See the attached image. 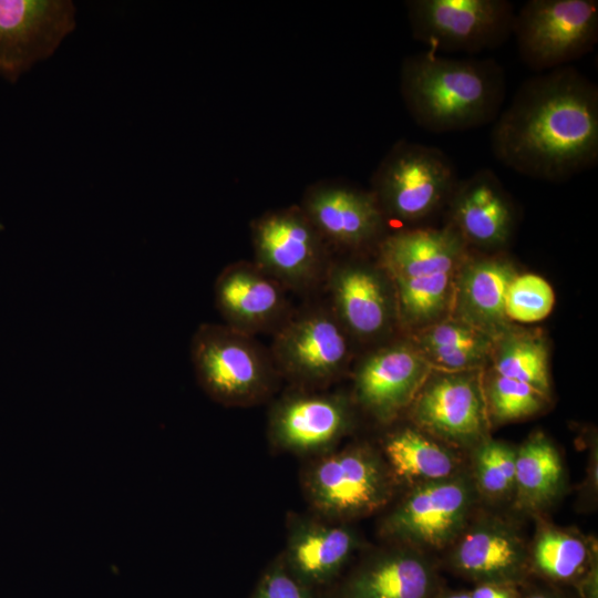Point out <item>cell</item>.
<instances>
[{
  "mask_svg": "<svg viewBox=\"0 0 598 598\" xmlns=\"http://www.w3.org/2000/svg\"><path fill=\"white\" fill-rule=\"evenodd\" d=\"M590 557L581 536L553 526L538 529L529 551L530 567L554 581L576 579L585 573Z\"/></svg>",
  "mask_w": 598,
  "mask_h": 598,
  "instance_id": "27",
  "label": "cell"
},
{
  "mask_svg": "<svg viewBox=\"0 0 598 598\" xmlns=\"http://www.w3.org/2000/svg\"><path fill=\"white\" fill-rule=\"evenodd\" d=\"M250 598L312 597L309 587L298 580L279 558L267 569Z\"/></svg>",
  "mask_w": 598,
  "mask_h": 598,
  "instance_id": "34",
  "label": "cell"
},
{
  "mask_svg": "<svg viewBox=\"0 0 598 598\" xmlns=\"http://www.w3.org/2000/svg\"><path fill=\"white\" fill-rule=\"evenodd\" d=\"M494 341L488 334L474 327L450 319L421 328L413 343L419 349L433 347L492 349Z\"/></svg>",
  "mask_w": 598,
  "mask_h": 598,
  "instance_id": "32",
  "label": "cell"
},
{
  "mask_svg": "<svg viewBox=\"0 0 598 598\" xmlns=\"http://www.w3.org/2000/svg\"><path fill=\"white\" fill-rule=\"evenodd\" d=\"M190 360L203 390L226 405L258 402L280 378L270 351L227 324L202 323L192 337Z\"/></svg>",
  "mask_w": 598,
  "mask_h": 598,
  "instance_id": "3",
  "label": "cell"
},
{
  "mask_svg": "<svg viewBox=\"0 0 598 598\" xmlns=\"http://www.w3.org/2000/svg\"><path fill=\"white\" fill-rule=\"evenodd\" d=\"M432 372L413 342L395 341L368 353L354 372V399L380 422L411 405Z\"/></svg>",
  "mask_w": 598,
  "mask_h": 598,
  "instance_id": "15",
  "label": "cell"
},
{
  "mask_svg": "<svg viewBox=\"0 0 598 598\" xmlns=\"http://www.w3.org/2000/svg\"><path fill=\"white\" fill-rule=\"evenodd\" d=\"M450 223L466 243L482 248H501L511 239L515 208L497 175L480 168L458 181L447 203Z\"/></svg>",
  "mask_w": 598,
  "mask_h": 598,
  "instance_id": "19",
  "label": "cell"
},
{
  "mask_svg": "<svg viewBox=\"0 0 598 598\" xmlns=\"http://www.w3.org/2000/svg\"><path fill=\"white\" fill-rule=\"evenodd\" d=\"M564 480L559 453L543 433L530 435L516 448L513 495L518 508L528 512L546 508L560 494Z\"/></svg>",
  "mask_w": 598,
  "mask_h": 598,
  "instance_id": "25",
  "label": "cell"
},
{
  "mask_svg": "<svg viewBox=\"0 0 598 598\" xmlns=\"http://www.w3.org/2000/svg\"><path fill=\"white\" fill-rule=\"evenodd\" d=\"M491 355L495 373L549 395L548 349L540 336L508 329L494 341Z\"/></svg>",
  "mask_w": 598,
  "mask_h": 598,
  "instance_id": "26",
  "label": "cell"
},
{
  "mask_svg": "<svg viewBox=\"0 0 598 598\" xmlns=\"http://www.w3.org/2000/svg\"><path fill=\"white\" fill-rule=\"evenodd\" d=\"M287 289L254 261H235L217 276L216 308L226 324L255 336L275 332L292 313Z\"/></svg>",
  "mask_w": 598,
  "mask_h": 598,
  "instance_id": "17",
  "label": "cell"
},
{
  "mask_svg": "<svg viewBox=\"0 0 598 598\" xmlns=\"http://www.w3.org/2000/svg\"><path fill=\"white\" fill-rule=\"evenodd\" d=\"M410 406L413 422L440 439L457 445L486 439L488 414L476 372H431Z\"/></svg>",
  "mask_w": 598,
  "mask_h": 598,
  "instance_id": "12",
  "label": "cell"
},
{
  "mask_svg": "<svg viewBox=\"0 0 598 598\" xmlns=\"http://www.w3.org/2000/svg\"><path fill=\"white\" fill-rule=\"evenodd\" d=\"M506 75L494 59L454 58L430 50L406 56L400 93L412 120L432 133L493 123L503 110Z\"/></svg>",
  "mask_w": 598,
  "mask_h": 598,
  "instance_id": "2",
  "label": "cell"
},
{
  "mask_svg": "<svg viewBox=\"0 0 598 598\" xmlns=\"http://www.w3.org/2000/svg\"><path fill=\"white\" fill-rule=\"evenodd\" d=\"M451 567L477 584L517 586L529 571V551L507 523L485 518L460 534L450 554Z\"/></svg>",
  "mask_w": 598,
  "mask_h": 598,
  "instance_id": "18",
  "label": "cell"
},
{
  "mask_svg": "<svg viewBox=\"0 0 598 598\" xmlns=\"http://www.w3.org/2000/svg\"><path fill=\"white\" fill-rule=\"evenodd\" d=\"M269 349L280 374L308 388L327 385L347 370L350 337L328 302L292 311L272 333Z\"/></svg>",
  "mask_w": 598,
  "mask_h": 598,
  "instance_id": "8",
  "label": "cell"
},
{
  "mask_svg": "<svg viewBox=\"0 0 598 598\" xmlns=\"http://www.w3.org/2000/svg\"><path fill=\"white\" fill-rule=\"evenodd\" d=\"M555 303L551 286L534 274L516 275L505 297V311L509 320L536 322L546 318Z\"/></svg>",
  "mask_w": 598,
  "mask_h": 598,
  "instance_id": "31",
  "label": "cell"
},
{
  "mask_svg": "<svg viewBox=\"0 0 598 598\" xmlns=\"http://www.w3.org/2000/svg\"><path fill=\"white\" fill-rule=\"evenodd\" d=\"M488 417L504 423L540 411L548 395L518 380L493 373L483 386Z\"/></svg>",
  "mask_w": 598,
  "mask_h": 598,
  "instance_id": "30",
  "label": "cell"
},
{
  "mask_svg": "<svg viewBox=\"0 0 598 598\" xmlns=\"http://www.w3.org/2000/svg\"><path fill=\"white\" fill-rule=\"evenodd\" d=\"M254 262L287 290L324 283L330 248L299 205L269 210L250 225Z\"/></svg>",
  "mask_w": 598,
  "mask_h": 598,
  "instance_id": "9",
  "label": "cell"
},
{
  "mask_svg": "<svg viewBox=\"0 0 598 598\" xmlns=\"http://www.w3.org/2000/svg\"><path fill=\"white\" fill-rule=\"evenodd\" d=\"M456 270L391 281L400 322L423 328L436 320L451 302Z\"/></svg>",
  "mask_w": 598,
  "mask_h": 598,
  "instance_id": "28",
  "label": "cell"
},
{
  "mask_svg": "<svg viewBox=\"0 0 598 598\" xmlns=\"http://www.w3.org/2000/svg\"><path fill=\"white\" fill-rule=\"evenodd\" d=\"M323 285L328 305L350 338L375 339L392 327L396 318L393 286L379 265L331 259Z\"/></svg>",
  "mask_w": 598,
  "mask_h": 598,
  "instance_id": "13",
  "label": "cell"
},
{
  "mask_svg": "<svg viewBox=\"0 0 598 598\" xmlns=\"http://www.w3.org/2000/svg\"><path fill=\"white\" fill-rule=\"evenodd\" d=\"M457 182L442 150L400 140L373 172L370 190L386 220L411 224L447 205Z\"/></svg>",
  "mask_w": 598,
  "mask_h": 598,
  "instance_id": "4",
  "label": "cell"
},
{
  "mask_svg": "<svg viewBox=\"0 0 598 598\" xmlns=\"http://www.w3.org/2000/svg\"><path fill=\"white\" fill-rule=\"evenodd\" d=\"M492 349L433 347L419 350L432 369H443V372H463L478 369L491 355Z\"/></svg>",
  "mask_w": 598,
  "mask_h": 598,
  "instance_id": "33",
  "label": "cell"
},
{
  "mask_svg": "<svg viewBox=\"0 0 598 598\" xmlns=\"http://www.w3.org/2000/svg\"><path fill=\"white\" fill-rule=\"evenodd\" d=\"M516 448L484 439L474 448L473 483L475 489L492 501L514 494Z\"/></svg>",
  "mask_w": 598,
  "mask_h": 598,
  "instance_id": "29",
  "label": "cell"
},
{
  "mask_svg": "<svg viewBox=\"0 0 598 598\" xmlns=\"http://www.w3.org/2000/svg\"><path fill=\"white\" fill-rule=\"evenodd\" d=\"M383 453L392 477L414 486L461 473L458 457L417 429L403 427L388 435Z\"/></svg>",
  "mask_w": 598,
  "mask_h": 598,
  "instance_id": "24",
  "label": "cell"
},
{
  "mask_svg": "<svg viewBox=\"0 0 598 598\" xmlns=\"http://www.w3.org/2000/svg\"><path fill=\"white\" fill-rule=\"evenodd\" d=\"M76 28L71 0H0V79L16 83Z\"/></svg>",
  "mask_w": 598,
  "mask_h": 598,
  "instance_id": "11",
  "label": "cell"
},
{
  "mask_svg": "<svg viewBox=\"0 0 598 598\" xmlns=\"http://www.w3.org/2000/svg\"><path fill=\"white\" fill-rule=\"evenodd\" d=\"M520 598H566L563 595L551 590H530L524 597Z\"/></svg>",
  "mask_w": 598,
  "mask_h": 598,
  "instance_id": "36",
  "label": "cell"
},
{
  "mask_svg": "<svg viewBox=\"0 0 598 598\" xmlns=\"http://www.w3.org/2000/svg\"><path fill=\"white\" fill-rule=\"evenodd\" d=\"M491 148L524 176L561 182L598 163V86L573 65L525 80L493 122Z\"/></svg>",
  "mask_w": 598,
  "mask_h": 598,
  "instance_id": "1",
  "label": "cell"
},
{
  "mask_svg": "<svg viewBox=\"0 0 598 598\" xmlns=\"http://www.w3.org/2000/svg\"><path fill=\"white\" fill-rule=\"evenodd\" d=\"M351 425L352 409L344 395L303 391L274 404L268 434L279 450L320 456L333 451Z\"/></svg>",
  "mask_w": 598,
  "mask_h": 598,
  "instance_id": "14",
  "label": "cell"
},
{
  "mask_svg": "<svg viewBox=\"0 0 598 598\" xmlns=\"http://www.w3.org/2000/svg\"><path fill=\"white\" fill-rule=\"evenodd\" d=\"M470 592L471 598H520L516 586L506 584H477Z\"/></svg>",
  "mask_w": 598,
  "mask_h": 598,
  "instance_id": "35",
  "label": "cell"
},
{
  "mask_svg": "<svg viewBox=\"0 0 598 598\" xmlns=\"http://www.w3.org/2000/svg\"><path fill=\"white\" fill-rule=\"evenodd\" d=\"M322 519L292 520L281 557L288 570L307 587L330 580L359 546L350 526Z\"/></svg>",
  "mask_w": 598,
  "mask_h": 598,
  "instance_id": "22",
  "label": "cell"
},
{
  "mask_svg": "<svg viewBox=\"0 0 598 598\" xmlns=\"http://www.w3.org/2000/svg\"><path fill=\"white\" fill-rule=\"evenodd\" d=\"M454 276L452 297L454 319L463 321L496 340L509 329L505 311L507 288L517 275L504 257H467Z\"/></svg>",
  "mask_w": 598,
  "mask_h": 598,
  "instance_id": "20",
  "label": "cell"
},
{
  "mask_svg": "<svg viewBox=\"0 0 598 598\" xmlns=\"http://www.w3.org/2000/svg\"><path fill=\"white\" fill-rule=\"evenodd\" d=\"M475 492L473 480L462 473L415 485L383 519L382 534L416 549L445 548L467 526Z\"/></svg>",
  "mask_w": 598,
  "mask_h": 598,
  "instance_id": "10",
  "label": "cell"
},
{
  "mask_svg": "<svg viewBox=\"0 0 598 598\" xmlns=\"http://www.w3.org/2000/svg\"><path fill=\"white\" fill-rule=\"evenodd\" d=\"M299 206L330 249L377 248L386 235V219L371 190L318 183L306 190Z\"/></svg>",
  "mask_w": 598,
  "mask_h": 598,
  "instance_id": "16",
  "label": "cell"
},
{
  "mask_svg": "<svg viewBox=\"0 0 598 598\" xmlns=\"http://www.w3.org/2000/svg\"><path fill=\"white\" fill-rule=\"evenodd\" d=\"M393 477L368 445H350L318 456L303 475L306 496L321 518L344 522L382 508Z\"/></svg>",
  "mask_w": 598,
  "mask_h": 598,
  "instance_id": "5",
  "label": "cell"
},
{
  "mask_svg": "<svg viewBox=\"0 0 598 598\" xmlns=\"http://www.w3.org/2000/svg\"><path fill=\"white\" fill-rule=\"evenodd\" d=\"M467 245L450 226L423 227L386 234L377 246L378 265L390 281L456 270Z\"/></svg>",
  "mask_w": 598,
  "mask_h": 598,
  "instance_id": "21",
  "label": "cell"
},
{
  "mask_svg": "<svg viewBox=\"0 0 598 598\" xmlns=\"http://www.w3.org/2000/svg\"><path fill=\"white\" fill-rule=\"evenodd\" d=\"M512 35L530 70L570 65L598 41V1L529 0L515 12Z\"/></svg>",
  "mask_w": 598,
  "mask_h": 598,
  "instance_id": "6",
  "label": "cell"
},
{
  "mask_svg": "<svg viewBox=\"0 0 598 598\" xmlns=\"http://www.w3.org/2000/svg\"><path fill=\"white\" fill-rule=\"evenodd\" d=\"M434 598H471L468 591H447V592H440L436 594Z\"/></svg>",
  "mask_w": 598,
  "mask_h": 598,
  "instance_id": "37",
  "label": "cell"
},
{
  "mask_svg": "<svg viewBox=\"0 0 598 598\" xmlns=\"http://www.w3.org/2000/svg\"><path fill=\"white\" fill-rule=\"evenodd\" d=\"M405 8L414 40L445 55L503 45L516 12L507 0H409Z\"/></svg>",
  "mask_w": 598,
  "mask_h": 598,
  "instance_id": "7",
  "label": "cell"
},
{
  "mask_svg": "<svg viewBox=\"0 0 598 598\" xmlns=\"http://www.w3.org/2000/svg\"><path fill=\"white\" fill-rule=\"evenodd\" d=\"M437 577L420 549L400 545L363 563L349 578L342 598H434Z\"/></svg>",
  "mask_w": 598,
  "mask_h": 598,
  "instance_id": "23",
  "label": "cell"
}]
</instances>
